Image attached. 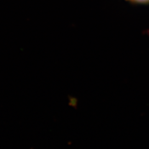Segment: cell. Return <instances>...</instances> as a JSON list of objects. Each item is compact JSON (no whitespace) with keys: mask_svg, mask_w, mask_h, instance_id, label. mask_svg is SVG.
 <instances>
[{"mask_svg":"<svg viewBox=\"0 0 149 149\" xmlns=\"http://www.w3.org/2000/svg\"><path fill=\"white\" fill-rule=\"evenodd\" d=\"M130 2L134 3H149V0H127Z\"/></svg>","mask_w":149,"mask_h":149,"instance_id":"cell-1","label":"cell"}]
</instances>
